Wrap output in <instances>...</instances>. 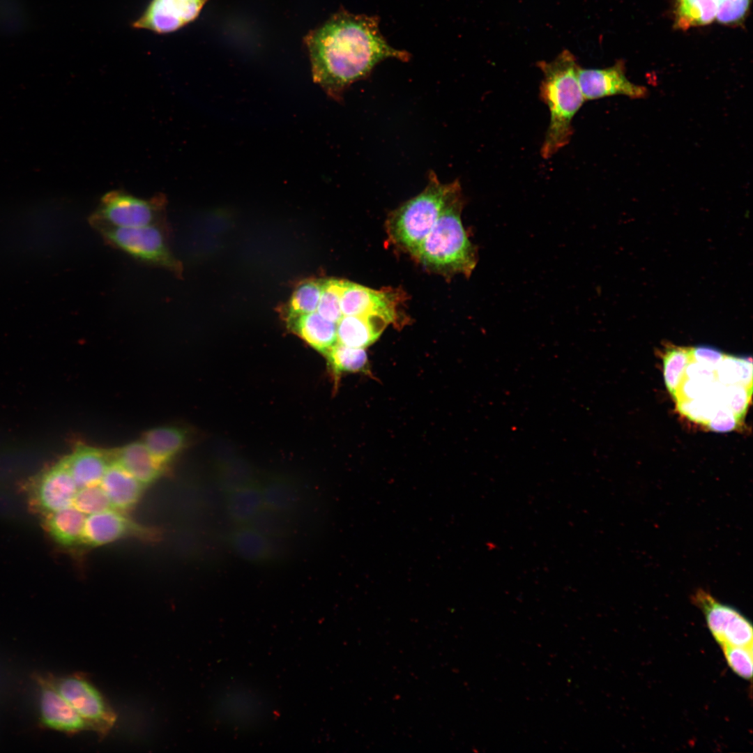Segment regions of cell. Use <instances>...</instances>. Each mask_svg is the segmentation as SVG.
Segmentation results:
<instances>
[{"mask_svg":"<svg viewBox=\"0 0 753 753\" xmlns=\"http://www.w3.org/2000/svg\"><path fill=\"white\" fill-rule=\"evenodd\" d=\"M721 648L730 668L739 676L750 679L752 676L753 646L724 645Z\"/></svg>","mask_w":753,"mask_h":753,"instance_id":"obj_34","label":"cell"},{"mask_svg":"<svg viewBox=\"0 0 753 753\" xmlns=\"http://www.w3.org/2000/svg\"><path fill=\"white\" fill-rule=\"evenodd\" d=\"M390 290H374L347 282L340 298L343 316L379 314L390 323L397 319V298Z\"/></svg>","mask_w":753,"mask_h":753,"instance_id":"obj_11","label":"cell"},{"mask_svg":"<svg viewBox=\"0 0 753 753\" xmlns=\"http://www.w3.org/2000/svg\"><path fill=\"white\" fill-rule=\"evenodd\" d=\"M73 505L86 515L113 508L100 485L78 489Z\"/></svg>","mask_w":753,"mask_h":753,"instance_id":"obj_32","label":"cell"},{"mask_svg":"<svg viewBox=\"0 0 753 753\" xmlns=\"http://www.w3.org/2000/svg\"><path fill=\"white\" fill-rule=\"evenodd\" d=\"M314 81L335 100L353 82L367 77L388 58L408 61L411 55L392 47L379 29V18L346 10L333 15L305 38Z\"/></svg>","mask_w":753,"mask_h":753,"instance_id":"obj_1","label":"cell"},{"mask_svg":"<svg viewBox=\"0 0 753 753\" xmlns=\"http://www.w3.org/2000/svg\"><path fill=\"white\" fill-rule=\"evenodd\" d=\"M117 462L143 485L154 480L161 471L162 464L144 443L135 442L123 448Z\"/></svg>","mask_w":753,"mask_h":753,"instance_id":"obj_20","label":"cell"},{"mask_svg":"<svg viewBox=\"0 0 753 753\" xmlns=\"http://www.w3.org/2000/svg\"><path fill=\"white\" fill-rule=\"evenodd\" d=\"M465 200L459 186L449 197L431 231L414 256L425 268L446 275L469 277L478 263L461 214Z\"/></svg>","mask_w":753,"mask_h":753,"instance_id":"obj_3","label":"cell"},{"mask_svg":"<svg viewBox=\"0 0 753 753\" xmlns=\"http://www.w3.org/2000/svg\"><path fill=\"white\" fill-rule=\"evenodd\" d=\"M96 229L107 243L134 258L165 268L177 276L181 275V264L169 248L162 223L138 227H99Z\"/></svg>","mask_w":753,"mask_h":753,"instance_id":"obj_5","label":"cell"},{"mask_svg":"<svg viewBox=\"0 0 753 753\" xmlns=\"http://www.w3.org/2000/svg\"><path fill=\"white\" fill-rule=\"evenodd\" d=\"M208 1L151 0L132 26L159 34L174 32L193 22Z\"/></svg>","mask_w":753,"mask_h":753,"instance_id":"obj_9","label":"cell"},{"mask_svg":"<svg viewBox=\"0 0 753 753\" xmlns=\"http://www.w3.org/2000/svg\"><path fill=\"white\" fill-rule=\"evenodd\" d=\"M130 522L114 508H109L86 517L82 542L98 546L114 541L126 535Z\"/></svg>","mask_w":753,"mask_h":753,"instance_id":"obj_16","label":"cell"},{"mask_svg":"<svg viewBox=\"0 0 753 753\" xmlns=\"http://www.w3.org/2000/svg\"><path fill=\"white\" fill-rule=\"evenodd\" d=\"M335 374L367 372L368 358L365 349L347 347L337 342L326 353Z\"/></svg>","mask_w":753,"mask_h":753,"instance_id":"obj_25","label":"cell"},{"mask_svg":"<svg viewBox=\"0 0 753 753\" xmlns=\"http://www.w3.org/2000/svg\"><path fill=\"white\" fill-rule=\"evenodd\" d=\"M100 485L112 507L121 510L134 505L139 499L143 487L119 462L109 464Z\"/></svg>","mask_w":753,"mask_h":753,"instance_id":"obj_15","label":"cell"},{"mask_svg":"<svg viewBox=\"0 0 753 753\" xmlns=\"http://www.w3.org/2000/svg\"><path fill=\"white\" fill-rule=\"evenodd\" d=\"M290 328L317 351L326 355L337 342V324L317 312L288 319Z\"/></svg>","mask_w":753,"mask_h":753,"instance_id":"obj_18","label":"cell"},{"mask_svg":"<svg viewBox=\"0 0 753 753\" xmlns=\"http://www.w3.org/2000/svg\"><path fill=\"white\" fill-rule=\"evenodd\" d=\"M749 4L750 0H722L718 4L716 18L724 24L738 22L745 16Z\"/></svg>","mask_w":753,"mask_h":753,"instance_id":"obj_36","label":"cell"},{"mask_svg":"<svg viewBox=\"0 0 753 753\" xmlns=\"http://www.w3.org/2000/svg\"><path fill=\"white\" fill-rule=\"evenodd\" d=\"M691 600L702 611L712 635L720 646H753L752 624L738 610L719 602L702 588L697 589Z\"/></svg>","mask_w":753,"mask_h":753,"instance_id":"obj_8","label":"cell"},{"mask_svg":"<svg viewBox=\"0 0 753 753\" xmlns=\"http://www.w3.org/2000/svg\"><path fill=\"white\" fill-rule=\"evenodd\" d=\"M691 359L715 370L725 356L719 349L709 346H698L690 349Z\"/></svg>","mask_w":753,"mask_h":753,"instance_id":"obj_38","label":"cell"},{"mask_svg":"<svg viewBox=\"0 0 753 753\" xmlns=\"http://www.w3.org/2000/svg\"><path fill=\"white\" fill-rule=\"evenodd\" d=\"M740 422L734 413L727 406L720 403L717 406L713 416L706 425L713 431L727 432L736 429Z\"/></svg>","mask_w":753,"mask_h":753,"instance_id":"obj_37","label":"cell"},{"mask_svg":"<svg viewBox=\"0 0 753 753\" xmlns=\"http://www.w3.org/2000/svg\"><path fill=\"white\" fill-rule=\"evenodd\" d=\"M77 490L63 460L43 476L38 485L37 499L40 507L51 513L73 505Z\"/></svg>","mask_w":753,"mask_h":753,"instance_id":"obj_12","label":"cell"},{"mask_svg":"<svg viewBox=\"0 0 753 753\" xmlns=\"http://www.w3.org/2000/svg\"><path fill=\"white\" fill-rule=\"evenodd\" d=\"M39 707L42 722L51 729L68 733L88 730L79 715L54 686L46 685L41 690Z\"/></svg>","mask_w":753,"mask_h":753,"instance_id":"obj_13","label":"cell"},{"mask_svg":"<svg viewBox=\"0 0 753 753\" xmlns=\"http://www.w3.org/2000/svg\"><path fill=\"white\" fill-rule=\"evenodd\" d=\"M459 186L458 179L442 183L431 172L424 190L390 213L386 228L390 241L414 257L448 199Z\"/></svg>","mask_w":753,"mask_h":753,"instance_id":"obj_4","label":"cell"},{"mask_svg":"<svg viewBox=\"0 0 753 753\" xmlns=\"http://www.w3.org/2000/svg\"><path fill=\"white\" fill-rule=\"evenodd\" d=\"M716 379L724 386L741 383L752 388V363L747 358L725 355L715 370Z\"/></svg>","mask_w":753,"mask_h":753,"instance_id":"obj_26","label":"cell"},{"mask_svg":"<svg viewBox=\"0 0 753 753\" xmlns=\"http://www.w3.org/2000/svg\"><path fill=\"white\" fill-rule=\"evenodd\" d=\"M248 524L268 538H284L291 529L287 513L266 507L262 508Z\"/></svg>","mask_w":753,"mask_h":753,"instance_id":"obj_29","label":"cell"},{"mask_svg":"<svg viewBox=\"0 0 753 753\" xmlns=\"http://www.w3.org/2000/svg\"><path fill=\"white\" fill-rule=\"evenodd\" d=\"M714 1L719 4L722 0H714Z\"/></svg>","mask_w":753,"mask_h":753,"instance_id":"obj_40","label":"cell"},{"mask_svg":"<svg viewBox=\"0 0 753 753\" xmlns=\"http://www.w3.org/2000/svg\"><path fill=\"white\" fill-rule=\"evenodd\" d=\"M752 393V388L741 383L724 386L721 402L727 406L741 421L751 401Z\"/></svg>","mask_w":753,"mask_h":753,"instance_id":"obj_35","label":"cell"},{"mask_svg":"<svg viewBox=\"0 0 753 753\" xmlns=\"http://www.w3.org/2000/svg\"><path fill=\"white\" fill-rule=\"evenodd\" d=\"M542 73L539 96L547 106L550 120L540 149L549 159L567 146L573 135L572 119L585 102L578 80L575 56L567 50L551 61L537 63Z\"/></svg>","mask_w":753,"mask_h":753,"instance_id":"obj_2","label":"cell"},{"mask_svg":"<svg viewBox=\"0 0 753 753\" xmlns=\"http://www.w3.org/2000/svg\"><path fill=\"white\" fill-rule=\"evenodd\" d=\"M278 538H268L252 527H241L232 533L231 545L242 559L259 563L280 556Z\"/></svg>","mask_w":753,"mask_h":753,"instance_id":"obj_17","label":"cell"},{"mask_svg":"<svg viewBox=\"0 0 753 753\" xmlns=\"http://www.w3.org/2000/svg\"><path fill=\"white\" fill-rule=\"evenodd\" d=\"M577 75L585 101L616 95L639 99L644 98L648 95V89L645 86L635 84L628 79L622 61L602 69L579 66Z\"/></svg>","mask_w":753,"mask_h":753,"instance_id":"obj_10","label":"cell"},{"mask_svg":"<svg viewBox=\"0 0 753 753\" xmlns=\"http://www.w3.org/2000/svg\"><path fill=\"white\" fill-rule=\"evenodd\" d=\"M165 205L166 200L162 195L145 199L114 190L102 197L89 222L94 228H130L162 223Z\"/></svg>","mask_w":753,"mask_h":753,"instance_id":"obj_6","label":"cell"},{"mask_svg":"<svg viewBox=\"0 0 753 753\" xmlns=\"http://www.w3.org/2000/svg\"><path fill=\"white\" fill-rule=\"evenodd\" d=\"M717 6L714 0H678L676 24L685 29L708 24L716 18Z\"/></svg>","mask_w":753,"mask_h":753,"instance_id":"obj_23","label":"cell"},{"mask_svg":"<svg viewBox=\"0 0 753 753\" xmlns=\"http://www.w3.org/2000/svg\"><path fill=\"white\" fill-rule=\"evenodd\" d=\"M183 433L173 427H158L150 430L145 436L144 443L161 464L172 457L182 447Z\"/></svg>","mask_w":753,"mask_h":753,"instance_id":"obj_24","label":"cell"},{"mask_svg":"<svg viewBox=\"0 0 753 753\" xmlns=\"http://www.w3.org/2000/svg\"><path fill=\"white\" fill-rule=\"evenodd\" d=\"M691 360L690 349L673 347L663 358L664 379L669 393L675 397L684 379L685 369Z\"/></svg>","mask_w":753,"mask_h":753,"instance_id":"obj_27","label":"cell"},{"mask_svg":"<svg viewBox=\"0 0 753 753\" xmlns=\"http://www.w3.org/2000/svg\"><path fill=\"white\" fill-rule=\"evenodd\" d=\"M347 282L337 279L323 280L317 311L324 319L337 324L343 316L340 298Z\"/></svg>","mask_w":753,"mask_h":753,"instance_id":"obj_30","label":"cell"},{"mask_svg":"<svg viewBox=\"0 0 753 753\" xmlns=\"http://www.w3.org/2000/svg\"><path fill=\"white\" fill-rule=\"evenodd\" d=\"M684 378L704 382H713L717 379L715 370L710 369L692 359L685 369Z\"/></svg>","mask_w":753,"mask_h":753,"instance_id":"obj_39","label":"cell"},{"mask_svg":"<svg viewBox=\"0 0 753 753\" xmlns=\"http://www.w3.org/2000/svg\"><path fill=\"white\" fill-rule=\"evenodd\" d=\"M85 722L87 729L100 737L114 727L116 716L100 691L83 675L59 678L54 685Z\"/></svg>","mask_w":753,"mask_h":753,"instance_id":"obj_7","label":"cell"},{"mask_svg":"<svg viewBox=\"0 0 753 753\" xmlns=\"http://www.w3.org/2000/svg\"><path fill=\"white\" fill-rule=\"evenodd\" d=\"M322 282V280H310L297 287L290 299L288 319L317 311Z\"/></svg>","mask_w":753,"mask_h":753,"instance_id":"obj_28","label":"cell"},{"mask_svg":"<svg viewBox=\"0 0 753 753\" xmlns=\"http://www.w3.org/2000/svg\"><path fill=\"white\" fill-rule=\"evenodd\" d=\"M678 409L683 414L691 420L706 425L713 416L717 406L720 403L708 397L695 399H682L677 401Z\"/></svg>","mask_w":753,"mask_h":753,"instance_id":"obj_33","label":"cell"},{"mask_svg":"<svg viewBox=\"0 0 753 753\" xmlns=\"http://www.w3.org/2000/svg\"><path fill=\"white\" fill-rule=\"evenodd\" d=\"M86 515L74 505L49 513L47 526L56 541L66 545L82 541Z\"/></svg>","mask_w":753,"mask_h":753,"instance_id":"obj_21","label":"cell"},{"mask_svg":"<svg viewBox=\"0 0 753 753\" xmlns=\"http://www.w3.org/2000/svg\"><path fill=\"white\" fill-rule=\"evenodd\" d=\"M390 321L379 314L342 316L337 323V342L363 348L375 342Z\"/></svg>","mask_w":753,"mask_h":753,"instance_id":"obj_14","label":"cell"},{"mask_svg":"<svg viewBox=\"0 0 753 753\" xmlns=\"http://www.w3.org/2000/svg\"><path fill=\"white\" fill-rule=\"evenodd\" d=\"M63 461L78 489L100 485L109 465L102 453L88 448L78 449Z\"/></svg>","mask_w":753,"mask_h":753,"instance_id":"obj_19","label":"cell"},{"mask_svg":"<svg viewBox=\"0 0 753 753\" xmlns=\"http://www.w3.org/2000/svg\"><path fill=\"white\" fill-rule=\"evenodd\" d=\"M264 507L288 513L301 501V492L294 486L282 482L267 485L262 489Z\"/></svg>","mask_w":753,"mask_h":753,"instance_id":"obj_31","label":"cell"},{"mask_svg":"<svg viewBox=\"0 0 753 753\" xmlns=\"http://www.w3.org/2000/svg\"><path fill=\"white\" fill-rule=\"evenodd\" d=\"M225 505L231 520L238 524H248L264 507L262 489L249 485L228 493Z\"/></svg>","mask_w":753,"mask_h":753,"instance_id":"obj_22","label":"cell"}]
</instances>
